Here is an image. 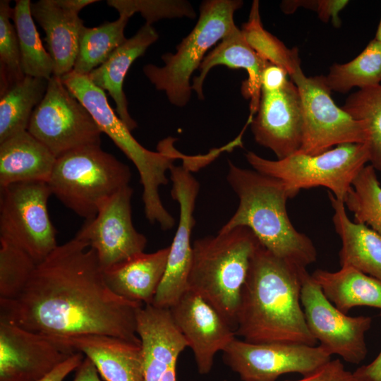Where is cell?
<instances>
[{"instance_id": "cell-1", "label": "cell", "mask_w": 381, "mask_h": 381, "mask_svg": "<svg viewBox=\"0 0 381 381\" xmlns=\"http://www.w3.org/2000/svg\"><path fill=\"white\" fill-rule=\"evenodd\" d=\"M143 306L111 291L94 249L74 237L37 264L16 298L0 299V322L49 338L101 334L140 344Z\"/></svg>"}, {"instance_id": "cell-2", "label": "cell", "mask_w": 381, "mask_h": 381, "mask_svg": "<svg viewBox=\"0 0 381 381\" xmlns=\"http://www.w3.org/2000/svg\"><path fill=\"white\" fill-rule=\"evenodd\" d=\"M301 270L261 245L253 255L243 286L236 336L255 344L284 342L315 346L301 301Z\"/></svg>"}, {"instance_id": "cell-3", "label": "cell", "mask_w": 381, "mask_h": 381, "mask_svg": "<svg viewBox=\"0 0 381 381\" xmlns=\"http://www.w3.org/2000/svg\"><path fill=\"white\" fill-rule=\"evenodd\" d=\"M228 165L226 180L238 198V206L219 232L247 227L274 255L306 270L317 260V250L312 240L291 223L286 210L289 197L283 183L230 160Z\"/></svg>"}, {"instance_id": "cell-4", "label": "cell", "mask_w": 381, "mask_h": 381, "mask_svg": "<svg viewBox=\"0 0 381 381\" xmlns=\"http://www.w3.org/2000/svg\"><path fill=\"white\" fill-rule=\"evenodd\" d=\"M61 80L90 111L101 131L134 164L143 186L142 199L147 219L158 224L162 230L171 229L176 222L162 204L159 189L168 183L166 174L174 161L187 159L188 156L176 150L174 145L176 139L172 138L161 140L156 152L145 148L109 104L104 91L95 86L87 75L71 71Z\"/></svg>"}, {"instance_id": "cell-5", "label": "cell", "mask_w": 381, "mask_h": 381, "mask_svg": "<svg viewBox=\"0 0 381 381\" xmlns=\"http://www.w3.org/2000/svg\"><path fill=\"white\" fill-rule=\"evenodd\" d=\"M261 244L253 231L238 226L195 240L188 289L212 305L236 329L243 286Z\"/></svg>"}, {"instance_id": "cell-6", "label": "cell", "mask_w": 381, "mask_h": 381, "mask_svg": "<svg viewBox=\"0 0 381 381\" xmlns=\"http://www.w3.org/2000/svg\"><path fill=\"white\" fill-rule=\"evenodd\" d=\"M242 5L240 0L202 1L195 25L176 47V52L162 55L164 65L144 66L145 76L157 90L165 92L172 105L183 107L189 102L193 73L198 70L207 52L238 28L234 16Z\"/></svg>"}, {"instance_id": "cell-7", "label": "cell", "mask_w": 381, "mask_h": 381, "mask_svg": "<svg viewBox=\"0 0 381 381\" xmlns=\"http://www.w3.org/2000/svg\"><path fill=\"white\" fill-rule=\"evenodd\" d=\"M129 167L100 145L80 147L56 159L48 182L52 194L86 221L100 205L129 186Z\"/></svg>"}, {"instance_id": "cell-8", "label": "cell", "mask_w": 381, "mask_h": 381, "mask_svg": "<svg viewBox=\"0 0 381 381\" xmlns=\"http://www.w3.org/2000/svg\"><path fill=\"white\" fill-rule=\"evenodd\" d=\"M245 157L254 170L281 181L289 198L301 189L322 186L343 202L354 179L369 162L364 143L341 144L316 155L296 152L277 160L252 151Z\"/></svg>"}, {"instance_id": "cell-9", "label": "cell", "mask_w": 381, "mask_h": 381, "mask_svg": "<svg viewBox=\"0 0 381 381\" xmlns=\"http://www.w3.org/2000/svg\"><path fill=\"white\" fill-rule=\"evenodd\" d=\"M51 195L45 182L0 187V238L25 251L37 263L58 246L48 212Z\"/></svg>"}, {"instance_id": "cell-10", "label": "cell", "mask_w": 381, "mask_h": 381, "mask_svg": "<svg viewBox=\"0 0 381 381\" xmlns=\"http://www.w3.org/2000/svg\"><path fill=\"white\" fill-rule=\"evenodd\" d=\"M290 80L298 90L302 105V143L298 153L316 155L341 144H367V124L335 104L325 75L306 76L301 68Z\"/></svg>"}, {"instance_id": "cell-11", "label": "cell", "mask_w": 381, "mask_h": 381, "mask_svg": "<svg viewBox=\"0 0 381 381\" xmlns=\"http://www.w3.org/2000/svg\"><path fill=\"white\" fill-rule=\"evenodd\" d=\"M58 158L74 150L100 145L101 131L86 107L52 75L27 130Z\"/></svg>"}, {"instance_id": "cell-12", "label": "cell", "mask_w": 381, "mask_h": 381, "mask_svg": "<svg viewBox=\"0 0 381 381\" xmlns=\"http://www.w3.org/2000/svg\"><path fill=\"white\" fill-rule=\"evenodd\" d=\"M224 362L243 381H276L282 375H310L331 360L322 346L250 343L235 338L222 351Z\"/></svg>"}, {"instance_id": "cell-13", "label": "cell", "mask_w": 381, "mask_h": 381, "mask_svg": "<svg viewBox=\"0 0 381 381\" xmlns=\"http://www.w3.org/2000/svg\"><path fill=\"white\" fill-rule=\"evenodd\" d=\"M301 301L309 331L329 355H338L352 364L365 359V333L373 322L370 317H352L340 311L308 272L303 278Z\"/></svg>"}, {"instance_id": "cell-14", "label": "cell", "mask_w": 381, "mask_h": 381, "mask_svg": "<svg viewBox=\"0 0 381 381\" xmlns=\"http://www.w3.org/2000/svg\"><path fill=\"white\" fill-rule=\"evenodd\" d=\"M129 186L104 202L97 215L85 221L75 238L94 249L102 270L144 252L147 238L134 227L132 221Z\"/></svg>"}, {"instance_id": "cell-15", "label": "cell", "mask_w": 381, "mask_h": 381, "mask_svg": "<svg viewBox=\"0 0 381 381\" xmlns=\"http://www.w3.org/2000/svg\"><path fill=\"white\" fill-rule=\"evenodd\" d=\"M186 165H173L170 169L172 182L171 195L179 205V222L169 253L163 278L159 285L152 305L171 308L186 291L193 257L191 233L195 224L193 212L200 184Z\"/></svg>"}, {"instance_id": "cell-16", "label": "cell", "mask_w": 381, "mask_h": 381, "mask_svg": "<svg viewBox=\"0 0 381 381\" xmlns=\"http://www.w3.org/2000/svg\"><path fill=\"white\" fill-rule=\"evenodd\" d=\"M250 128L255 142L271 150L277 159L296 153L302 143L303 114L296 85L290 80L282 88L261 90Z\"/></svg>"}, {"instance_id": "cell-17", "label": "cell", "mask_w": 381, "mask_h": 381, "mask_svg": "<svg viewBox=\"0 0 381 381\" xmlns=\"http://www.w3.org/2000/svg\"><path fill=\"white\" fill-rule=\"evenodd\" d=\"M73 353L44 335L0 322V381H39Z\"/></svg>"}, {"instance_id": "cell-18", "label": "cell", "mask_w": 381, "mask_h": 381, "mask_svg": "<svg viewBox=\"0 0 381 381\" xmlns=\"http://www.w3.org/2000/svg\"><path fill=\"white\" fill-rule=\"evenodd\" d=\"M169 308L193 352L198 372L208 373L216 353L236 338L234 330L212 305L190 289Z\"/></svg>"}, {"instance_id": "cell-19", "label": "cell", "mask_w": 381, "mask_h": 381, "mask_svg": "<svg viewBox=\"0 0 381 381\" xmlns=\"http://www.w3.org/2000/svg\"><path fill=\"white\" fill-rule=\"evenodd\" d=\"M136 332L140 340L145 381H160L167 369L176 365L188 343L170 308L152 304L138 310Z\"/></svg>"}, {"instance_id": "cell-20", "label": "cell", "mask_w": 381, "mask_h": 381, "mask_svg": "<svg viewBox=\"0 0 381 381\" xmlns=\"http://www.w3.org/2000/svg\"><path fill=\"white\" fill-rule=\"evenodd\" d=\"M49 339L72 352L85 354L106 381H145L140 344L101 334Z\"/></svg>"}, {"instance_id": "cell-21", "label": "cell", "mask_w": 381, "mask_h": 381, "mask_svg": "<svg viewBox=\"0 0 381 381\" xmlns=\"http://www.w3.org/2000/svg\"><path fill=\"white\" fill-rule=\"evenodd\" d=\"M32 18L44 30L48 52L54 62L53 75L62 78L73 69L81 30L85 26L78 12L62 0H40L30 4Z\"/></svg>"}, {"instance_id": "cell-22", "label": "cell", "mask_w": 381, "mask_h": 381, "mask_svg": "<svg viewBox=\"0 0 381 381\" xmlns=\"http://www.w3.org/2000/svg\"><path fill=\"white\" fill-rule=\"evenodd\" d=\"M267 64L258 56L244 39L241 30L236 28L206 55L198 68L199 74L193 79L192 90L199 99H203V84L213 67L225 66L243 69L248 73V78L242 84L241 92L250 99V117H253L260 99L262 73Z\"/></svg>"}, {"instance_id": "cell-23", "label": "cell", "mask_w": 381, "mask_h": 381, "mask_svg": "<svg viewBox=\"0 0 381 381\" xmlns=\"http://www.w3.org/2000/svg\"><path fill=\"white\" fill-rule=\"evenodd\" d=\"M152 25L145 23L138 31L121 45L101 66L87 76L97 87L107 90L116 104L120 119L132 131L138 125L128 112V101L123 90L124 78L133 61L143 55L147 48L158 40Z\"/></svg>"}, {"instance_id": "cell-24", "label": "cell", "mask_w": 381, "mask_h": 381, "mask_svg": "<svg viewBox=\"0 0 381 381\" xmlns=\"http://www.w3.org/2000/svg\"><path fill=\"white\" fill-rule=\"evenodd\" d=\"M169 246L138 254L103 270L109 287L119 296L142 305L152 304L165 272Z\"/></svg>"}, {"instance_id": "cell-25", "label": "cell", "mask_w": 381, "mask_h": 381, "mask_svg": "<svg viewBox=\"0 0 381 381\" xmlns=\"http://www.w3.org/2000/svg\"><path fill=\"white\" fill-rule=\"evenodd\" d=\"M56 158L28 131L0 143V187L20 182L48 183Z\"/></svg>"}, {"instance_id": "cell-26", "label": "cell", "mask_w": 381, "mask_h": 381, "mask_svg": "<svg viewBox=\"0 0 381 381\" xmlns=\"http://www.w3.org/2000/svg\"><path fill=\"white\" fill-rule=\"evenodd\" d=\"M332 222L341 247V267H351L381 280V235L366 225L351 221L342 200L328 191Z\"/></svg>"}, {"instance_id": "cell-27", "label": "cell", "mask_w": 381, "mask_h": 381, "mask_svg": "<svg viewBox=\"0 0 381 381\" xmlns=\"http://www.w3.org/2000/svg\"><path fill=\"white\" fill-rule=\"evenodd\" d=\"M327 298L340 311L347 314L353 308L368 306L380 310L381 280L351 267L338 271L322 269L311 274Z\"/></svg>"}, {"instance_id": "cell-28", "label": "cell", "mask_w": 381, "mask_h": 381, "mask_svg": "<svg viewBox=\"0 0 381 381\" xmlns=\"http://www.w3.org/2000/svg\"><path fill=\"white\" fill-rule=\"evenodd\" d=\"M47 85V79L25 75L0 95V143L28 130Z\"/></svg>"}, {"instance_id": "cell-29", "label": "cell", "mask_w": 381, "mask_h": 381, "mask_svg": "<svg viewBox=\"0 0 381 381\" xmlns=\"http://www.w3.org/2000/svg\"><path fill=\"white\" fill-rule=\"evenodd\" d=\"M129 17L120 15L112 22L93 28L84 26L81 30L78 52L72 71L87 75L104 64L126 40L124 29Z\"/></svg>"}, {"instance_id": "cell-30", "label": "cell", "mask_w": 381, "mask_h": 381, "mask_svg": "<svg viewBox=\"0 0 381 381\" xmlns=\"http://www.w3.org/2000/svg\"><path fill=\"white\" fill-rule=\"evenodd\" d=\"M325 78L329 90L339 93L380 85L381 43L373 38L351 61L332 65Z\"/></svg>"}, {"instance_id": "cell-31", "label": "cell", "mask_w": 381, "mask_h": 381, "mask_svg": "<svg viewBox=\"0 0 381 381\" xmlns=\"http://www.w3.org/2000/svg\"><path fill=\"white\" fill-rule=\"evenodd\" d=\"M30 0H17L12 20L17 32L21 67L25 75L49 80L54 74L53 60L44 48L30 12Z\"/></svg>"}, {"instance_id": "cell-32", "label": "cell", "mask_w": 381, "mask_h": 381, "mask_svg": "<svg viewBox=\"0 0 381 381\" xmlns=\"http://www.w3.org/2000/svg\"><path fill=\"white\" fill-rule=\"evenodd\" d=\"M247 43L262 60L284 68L289 78L301 68L298 49H289L262 25L260 4L252 3L248 19L241 30Z\"/></svg>"}, {"instance_id": "cell-33", "label": "cell", "mask_w": 381, "mask_h": 381, "mask_svg": "<svg viewBox=\"0 0 381 381\" xmlns=\"http://www.w3.org/2000/svg\"><path fill=\"white\" fill-rule=\"evenodd\" d=\"M344 203L353 213V222L381 235V184L372 165L366 164L358 174Z\"/></svg>"}, {"instance_id": "cell-34", "label": "cell", "mask_w": 381, "mask_h": 381, "mask_svg": "<svg viewBox=\"0 0 381 381\" xmlns=\"http://www.w3.org/2000/svg\"><path fill=\"white\" fill-rule=\"evenodd\" d=\"M341 108L354 119L367 124L369 162L381 171V84L351 94Z\"/></svg>"}, {"instance_id": "cell-35", "label": "cell", "mask_w": 381, "mask_h": 381, "mask_svg": "<svg viewBox=\"0 0 381 381\" xmlns=\"http://www.w3.org/2000/svg\"><path fill=\"white\" fill-rule=\"evenodd\" d=\"M37 262L25 251L0 238V299H15L27 285Z\"/></svg>"}, {"instance_id": "cell-36", "label": "cell", "mask_w": 381, "mask_h": 381, "mask_svg": "<svg viewBox=\"0 0 381 381\" xmlns=\"http://www.w3.org/2000/svg\"><path fill=\"white\" fill-rule=\"evenodd\" d=\"M13 11L10 1H0V95L25 76L17 32L11 22Z\"/></svg>"}, {"instance_id": "cell-37", "label": "cell", "mask_w": 381, "mask_h": 381, "mask_svg": "<svg viewBox=\"0 0 381 381\" xmlns=\"http://www.w3.org/2000/svg\"><path fill=\"white\" fill-rule=\"evenodd\" d=\"M107 2L119 16L131 18L135 13H140L149 25L162 19L195 17L190 3L183 0H108Z\"/></svg>"}, {"instance_id": "cell-38", "label": "cell", "mask_w": 381, "mask_h": 381, "mask_svg": "<svg viewBox=\"0 0 381 381\" xmlns=\"http://www.w3.org/2000/svg\"><path fill=\"white\" fill-rule=\"evenodd\" d=\"M287 381H356L353 373L347 370L339 359L330 360L315 372L297 380Z\"/></svg>"}, {"instance_id": "cell-39", "label": "cell", "mask_w": 381, "mask_h": 381, "mask_svg": "<svg viewBox=\"0 0 381 381\" xmlns=\"http://www.w3.org/2000/svg\"><path fill=\"white\" fill-rule=\"evenodd\" d=\"M349 3L346 0H315L313 11L318 13L322 21L327 23L331 20L334 26L339 27L341 20L339 14Z\"/></svg>"}, {"instance_id": "cell-40", "label": "cell", "mask_w": 381, "mask_h": 381, "mask_svg": "<svg viewBox=\"0 0 381 381\" xmlns=\"http://www.w3.org/2000/svg\"><path fill=\"white\" fill-rule=\"evenodd\" d=\"M289 76L284 68L268 63L262 73L261 90L274 91L282 88L290 80Z\"/></svg>"}, {"instance_id": "cell-41", "label": "cell", "mask_w": 381, "mask_h": 381, "mask_svg": "<svg viewBox=\"0 0 381 381\" xmlns=\"http://www.w3.org/2000/svg\"><path fill=\"white\" fill-rule=\"evenodd\" d=\"M83 354L74 352L51 373L39 381H63L73 370L77 369L83 361Z\"/></svg>"}, {"instance_id": "cell-42", "label": "cell", "mask_w": 381, "mask_h": 381, "mask_svg": "<svg viewBox=\"0 0 381 381\" xmlns=\"http://www.w3.org/2000/svg\"><path fill=\"white\" fill-rule=\"evenodd\" d=\"M353 374L356 381H381V351L373 361L358 368Z\"/></svg>"}, {"instance_id": "cell-43", "label": "cell", "mask_w": 381, "mask_h": 381, "mask_svg": "<svg viewBox=\"0 0 381 381\" xmlns=\"http://www.w3.org/2000/svg\"><path fill=\"white\" fill-rule=\"evenodd\" d=\"M98 370L90 359H83L77 368L73 381H102L99 377Z\"/></svg>"}, {"instance_id": "cell-44", "label": "cell", "mask_w": 381, "mask_h": 381, "mask_svg": "<svg viewBox=\"0 0 381 381\" xmlns=\"http://www.w3.org/2000/svg\"><path fill=\"white\" fill-rule=\"evenodd\" d=\"M374 38L381 43V16H380V19L377 25L375 36Z\"/></svg>"}]
</instances>
